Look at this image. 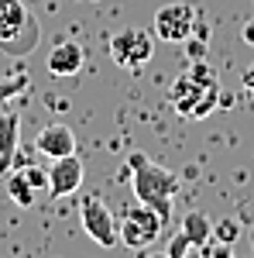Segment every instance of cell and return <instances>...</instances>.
Returning <instances> with one entry per match:
<instances>
[{"label":"cell","mask_w":254,"mask_h":258,"mask_svg":"<svg viewBox=\"0 0 254 258\" xmlns=\"http://www.w3.org/2000/svg\"><path fill=\"white\" fill-rule=\"evenodd\" d=\"M79 217H82V227H86V234L97 241L100 248H114L120 244V231H117V217H114V210L103 203L100 197H86L82 200V207H79Z\"/></svg>","instance_id":"6"},{"label":"cell","mask_w":254,"mask_h":258,"mask_svg":"<svg viewBox=\"0 0 254 258\" xmlns=\"http://www.w3.org/2000/svg\"><path fill=\"white\" fill-rule=\"evenodd\" d=\"M7 197L14 200L18 207H35V200H38V189L28 182V176L21 172V169H14V172H7Z\"/></svg>","instance_id":"13"},{"label":"cell","mask_w":254,"mask_h":258,"mask_svg":"<svg viewBox=\"0 0 254 258\" xmlns=\"http://www.w3.org/2000/svg\"><path fill=\"white\" fill-rule=\"evenodd\" d=\"M182 258H206V251H203V248H196V244H193V248H189V251H186Z\"/></svg>","instance_id":"20"},{"label":"cell","mask_w":254,"mask_h":258,"mask_svg":"<svg viewBox=\"0 0 254 258\" xmlns=\"http://www.w3.org/2000/svg\"><path fill=\"white\" fill-rule=\"evenodd\" d=\"M82 159H79L76 152L72 155H62V159H52L48 165V197H72L79 193V186H82Z\"/></svg>","instance_id":"8"},{"label":"cell","mask_w":254,"mask_h":258,"mask_svg":"<svg viewBox=\"0 0 254 258\" xmlns=\"http://www.w3.org/2000/svg\"><path fill=\"white\" fill-rule=\"evenodd\" d=\"M216 97H220V80H216V73H210V66L203 59H196L168 90L172 110L186 120L210 117L216 107Z\"/></svg>","instance_id":"1"},{"label":"cell","mask_w":254,"mask_h":258,"mask_svg":"<svg viewBox=\"0 0 254 258\" xmlns=\"http://www.w3.org/2000/svg\"><path fill=\"white\" fill-rule=\"evenodd\" d=\"M35 148H38L41 155H48V159H62V155H72L76 152V135H72V127L69 124H45L38 131V138H35Z\"/></svg>","instance_id":"9"},{"label":"cell","mask_w":254,"mask_h":258,"mask_svg":"<svg viewBox=\"0 0 254 258\" xmlns=\"http://www.w3.org/2000/svg\"><path fill=\"white\" fill-rule=\"evenodd\" d=\"M28 90V76H14V80H0V103L11 97H18Z\"/></svg>","instance_id":"15"},{"label":"cell","mask_w":254,"mask_h":258,"mask_svg":"<svg viewBox=\"0 0 254 258\" xmlns=\"http://www.w3.org/2000/svg\"><path fill=\"white\" fill-rule=\"evenodd\" d=\"M244 90H247V93L254 97V62L247 66V69H244Z\"/></svg>","instance_id":"19"},{"label":"cell","mask_w":254,"mask_h":258,"mask_svg":"<svg viewBox=\"0 0 254 258\" xmlns=\"http://www.w3.org/2000/svg\"><path fill=\"white\" fill-rule=\"evenodd\" d=\"M203 251H206V258H237L234 251H230V244H223V241H210Z\"/></svg>","instance_id":"18"},{"label":"cell","mask_w":254,"mask_h":258,"mask_svg":"<svg viewBox=\"0 0 254 258\" xmlns=\"http://www.w3.org/2000/svg\"><path fill=\"white\" fill-rule=\"evenodd\" d=\"M237 238H240V224H237L234 217H227V220H216V224H213V241H223V244H234Z\"/></svg>","instance_id":"14"},{"label":"cell","mask_w":254,"mask_h":258,"mask_svg":"<svg viewBox=\"0 0 254 258\" xmlns=\"http://www.w3.org/2000/svg\"><path fill=\"white\" fill-rule=\"evenodd\" d=\"M38 41V21L21 0H0V48L7 55H24Z\"/></svg>","instance_id":"3"},{"label":"cell","mask_w":254,"mask_h":258,"mask_svg":"<svg viewBox=\"0 0 254 258\" xmlns=\"http://www.w3.org/2000/svg\"><path fill=\"white\" fill-rule=\"evenodd\" d=\"M21 172L28 176V182L35 186V189H48V169H38V165H21Z\"/></svg>","instance_id":"17"},{"label":"cell","mask_w":254,"mask_h":258,"mask_svg":"<svg viewBox=\"0 0 254 258\" xmlns=\"http://www.w3.org/2000/svg\"><path fill=\"white\" fill-rule=\"evenodd\" d=\"M21 148V114L18 110H0V172H11V162Z\"/></svg>","instance_id":"11"},{"label":"cell","mask_w":254,"mask_h":258,"mask_svg":"<svg viewBox=\"0 0 254 258\" xmlns=\"http://www.w3.org/2000/svg\"><path fill=\"white\" fill-rule=\"evenodd\" d=\"M107 48H110V59L120 69H141L155 55V35H148L144 28H124L110 38Z\"/></svg>","instance_id":"4"},{"label":"cell","mask_w":254,"mask_h":258,"mask_svg":"<svg viewBox=\"0 0 254 258\" xmlns=\"http://www.w3.org/2000/svg\"><path fill=\"white\" fill-rule=\"evenodd\" d=\"M189 248H193V241H189V234H186V231L179 227L176 234H172V241H168V248H165V251H168L172 258H182L186 251H189Z\"/></svg>","instance_id":"16"},{"label":"cell","mask_w":254,"mask_h":258,"mask_svg":"<svg viewBox=\"0 0 254 258\" xmlns=\"http://www.w3.org/2000/svg\"><path fill=\"white\" fill-rule=\"evenodd\" d=\"M82 62H86V52H82L79 41H59L48 52V73L59 76V80H69V76H79Z\"/></svg>","instance_id":"10"},{"label":"cell","mask_w":254,"mask_h":258,"mask_svg":"<svg viewBox=\"0 0 254 258\" xmlns=\"http://www.w3.org/2000/svg\"><path fill=\"white\" fill-rule=\"evenodd\" d=\"M179 227L189 234V241H193L196 248H206V244L213 241V220L206 217L203 210H186V217H182Z\"/></svg>","instance_id":"12"},{"label":"cell","mask_w":254,"mask_h":258,"mask_svg":"<svg viewBox=\"0 0 254 258\" xmlns=\"http://www.w3.org/2000/svg\"><path fill=\"white\" fill-rule=\"evenodd\" d=\"M131 186H134L137 203L158 210L165 224H168V214H172V200L179 193V176L172 169H165L161 162H151L144 152H134L131 155Z\"/></svg>","instance_id":"2"},{"label":"cell","mask_w":254,"mask_h":258,"mask_svg":"<svg viewBox=\"0 0 254 258\" xmlns=\"http://www.w3.org/2000/svg\"><path fill=\"white\" fill-rule=\"evenodd\" d=\"M196 24H199V18H196V11L189 4H165L155 14V35L161 41H176L179 45V41L193 38Z\"/></svg>","instance_id":"7"},{"label":"cell","mask_w":254,"mask_h":258,"mask_svg":"<svg viewBox=\"0 0 254 258\" xmlns=\"http://www.w3.org/2000/svg\"><path fill=\"white\" fill-rule=\"evenodd\" d=\"M161 227H165V217L151 207H144V203H137L134 210H127L117 220L120 244H127V248H148L161 234Z\"/></svg>","instance_id":"5"},{"label":"cell","mask_w":254,"mask_h":258,"mask_svg":"<svg viewBox=\"0 0 254 258\" xmlns=\"http://www.w3.org/2000/svg\"><path fill=\"white\" fill-rule=\"evenodd\" d=\"M144 258H172V255H168V251H148Z\"/></svg>","instance_id":"21"}]
</instances>
